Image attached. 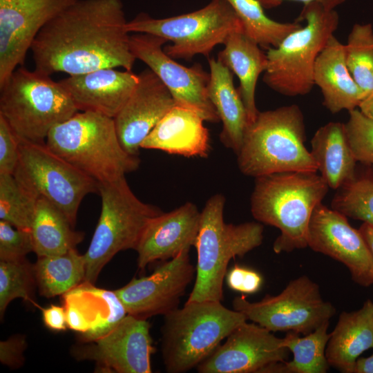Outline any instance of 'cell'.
Returning <instances> with one entry per match:
<instances>
[{
  "instance_id": "6da1fadb",
  "label": "cell",
  "mask_w": 373,
  "mask_h": 373,
  "mask_svg": "<svg viewBox=\"0 0 373 373\" xmlns=\"http://www.w3.org/2000/svg\"><path fill=\"white\" fill-rule=\"evenodd\" d=\"M122 0H77L47 23L30 50L35 69L69 75L105 68L132 70L135 57Z\"/></svg>"
},
{
  "instance_id": "7bdbcfd3",
  "label": "cell",
  "mask_w": 373,
  "mask_h": 373,
  "mask_svg": "<svg viewBox=\"0 0 373 373\" xmlns=\"http://www.w3.org/2000/svg\"><path fill=\"white\" fill-rule=\"evenodd\" d=\"M265 9H271L281 5L285 1H294L301 2L303 4L316 2L321 3L328 9H335L338 6L342 5L345 0H258Z\"/></svg>"
},
{
  "instance_id": "9a60e30c",
  "label": "cell",
  "mask_w": 373,
  "mask_h": 373,
  "mask_svg": "<svg viewBox=\"0 0 373 373\" xmlns=\"http://www.w3.org/2000/svg\"><path fill=\"white\" fill-rule=\"evenodd\" d=\"M307 243L313 251L343 263L354 283L373 285V256L360 231L345 215L318 204L309 223Z\"/></svg>"
},
{
  "instance_id": "8d00e7d4",
  "label": "cell",
  "mask_w": 373,
  "mask_h": 373,
  "mask_svg": "<svg viewBox=\"0 0 373 373\" xmlns=\"http://www.w3.org/2000/svg\"><path fill=\"white\" fill-rule=\"evenodd\" d=\"M345 128L356 160L373 166V119L355 108L349 111Z\"/></svg>"
},
{
  "instance_id": "7a4b0ae2",
  "label": "cell",
  "mask_w": 373,
  "mask_h": 373,
  "mask_svg": "<svg viewBox=\"0 0 373 373\" xmlns=\"http://www.w3.org/2000/svg\"><path fill=\"white\" fill-rule=\"evenodd\" d=\"M329 188L316 172L289 171L256 178L251 212L258 222L280 230L273 244L275 253L307 247L312 213Z\"/></svg>"
},
{
  "instance_id": "74e56055",
  "label": "cell",
  "mask_w": 373,
  "mask_h": 373,
  "mask_svg": "<svg viewBox=\"0 0 373 373\" xmlns=\"http://www.w3.org/2000/svg\"><path fill=\"white\" fill-rule=\"evenodd\" d=\"M30 252H34L30 231L0 220V260L22 259Z\"/></svg>"
},
{
  "instance_id": "ee69618b",
  "label": "cell",
  "mask_w": 373,
  "mask_h": 373,
  "mask_svg": "<svg viewBox=\"0 0 373 373\" xmlns=\"http://www.w3.org/2000/svg\"><path fill=\"white\" fill-rule=\"evenodd\" d=\"M246 267L235 265L226 274L228 287L236 291H241Z\"/></svg>"
},
{
  "instance_id": "8992f818",
  "label": "cell",
  "mask_w": 373,
  "mask_h": 373,
  "mask_svg": "<svg viewBox=\"0 0 373 373\" xmlns=\"http://www.w3.org/2000/svg\"><path fill=\"white\" fill-rule=\"evenodd\" d=\"M246 316L221 302H191L164 316L162 356L169 373L196 367Z\"/></svg>"
},
{
  "instance_id": "f1b7e54d",
  "label": "cell",
  "mask_w": 373,
  "mask_h": 373,
  "mask_svg": "<svg viewBox=\"0 0 373 373\" xmlns=\"http://www.w3.org/2000/svg\"><path fill=\"white\" fill-rule=\"evenodd\" d=\"M74 227L61 211L39 197L30 229L34 252L41 257L62 254L75 249L84 234Z\"/></svg>"
},
{
  "instance_id": "60d3db41",
  "label": "cell",
  "mask_w": 373,
  "mask_h": 373,
  "mask_svg": "<svg viewBox=\"0 0 373 373\" xmlns=\"http://www.w3.org/2000/svg\"><path fill=\"white\" fill-rule=\"evenodd\" d=\"M42 319L45 325L51 330L64 331L68 327L64 307L51 305L42 308Z\"/></svg>"
},
{
  "instance_id": "9c48e42d",
  "label": "cell",
  "mask_w": 373,
  "mask_h": 373,
  "mask_svg": "<svg viewBox=\"0 0 373 373\" xmlns=\"http://www.w3.org/2000/svg\"><path fill=\"white\" fill-rule=\"evenodd\" d=\"M101 213L84 254V281L95 284L104 267L119 251L135 249L148 222L162 211L141 201L125 176L99 184Z\"/></svg>"
},
{
  "instance_id": "8fae6325",
  "label": "cell",
  "mask_w": 373,
  "mask_h": 373,
  "mask_svg": "<svg viewBox=\"0 0 373 373\" xmlns=\"http://www.w3.org/2000/svg\"><path fill=\"white\" fill-rule=\"evenodd\" d=\"M13 175L37 197L57 207L74 227L82 200L98 191L99 184L93 178L54 153L46 142L20 140Z\"/></svg>"
},
{
  "instance_id": "4fadbf2b",
  "label": "cell",
  "mask_w": 373,
  "mask_h": 373,
  "mask_svg": "<svg viewBox=\"0 0 373 373\" xmlns=\"http://www.w3.org/2000/svg\"><path fill=\"white\" fill-rule=\"evenodd\" d=\"M164 39L146 33L130 35V48L137 59L147 65L170 91L175 105L191 109L205 122L220 119L208 92L210 74L199 64L186 67L164 50Z\"/></svg>"
},
{
  "instance_id": "2e32d148",
  "label": "cell",
  "mask_w": 373,
  "mask_h": 373,
  "mask_svg": "<svg viewBox=\"0 0 373 373\" xmlns=\"http://www.w3.org/2000/svg\"><path fill=\"white\" fill-rule=\"evenodd\" d=\"M189 250L164 261L147 276L134 278L114 290L127 313L147 319L166 315L178 308L182 296L191 283L195 268L191 263Z\"/></svg>"
},
{
  "instance_id": "f546056e",
  "label": "cell",
  "mask_w": 373,
  "mask_h": 373,
  "mask_svg": "<svg viewBox=\"0 0 373 373\" xmlns=\"http://www.w3.org/2000/svg\"><path fill=\"white\" fill-rule=\"evenodd\" d=\"M329 322L312 332L300 336L298 333L288 332L283 338V344L293 354L290 361L275 363L265 367L261 373H325L329 365L325 355L330 333Z\"/></svg>"
},
{
  "instance_id": "ba28073f",
  "label": "cell",
  "mask_w": 373,
  "mask_h": 373,
  "mask_svg": "<svg viewBox=\"0 0 373 373\" xmlns=\"http://www.w3.org/2000/svg\"><path fill=\"white\" fill-rule=\"evenodd\" d=\"M298 20L305 25L288 35L276 48L267 49L264 83L287 97L305 95L314 86L313 75L317 57L339 24L335 9L321 3L303 4Z\"/></svg>"
},
{
  "instance_id": "277c9868",
  "label": "cell",
  "mask_w": 373,
  "mask_h": 373,
  "mask_svg": "<svg viewBox=\"0 0 373 373\" xmlns=\"http://www.w3.org/2000/svg\"><path fill=\"white\" fill-rule=\"evenodd\" d=\"M46 144L98 184L136 171L140 163L122 146L114 119L97 112L78 111L53 127Z\"/></svg>"
},
{
  "instance_id": "1f68e13d",
  "label": "cell",
  "mask_w": 373,
  "mask_h": 373,
  "mask_svg": "<svg viewBox=\"0 0 373 373\" xmlns=\"http://www.w3.org/2000/svg\"><path fill=\"white\" fill-rule=\"evenodd\" d=\"M243 28V33L260 46L277 47L291 32L302 26L298 22L282 23L268 17L258 0H227Z\"/></svg>"
},
{
  "instance_id": "ffe728a7",
  "label": "cell",
  "mask_w": 373,
  "mask_h": 373,
  "mask_svg": "<svg viewBox=\"0 0 373 373\" xmlns=\"http://www.w3.org/2000/svg\"><path fill=\"white\" fill-rule=\"evenodd\" d=\"M201 212L192 202L153 217L135 249L138 267L144 269L150 263L166 261L184 250H190L196 242Z\"/></svg>"
},
{
  "instance_id": "d590c367",
  "label": "cell",
  "mask_w": 373,
  "mask_h": 373,
  "mask_svg": "<svg viewBox=\"0 0 373 373\" xmlns=\"http://www.w3.org/2000/svg\"><path fill=\"white\" fill-rule=\"evenodd\" d=\"M37 285L34 265L26 258L0 260V316L4 315L10 303L16 298L34 303V288Z\"/></svg>"
},
{
  "instance_id": "30bf717a",
  "label": "cell",
  "mask_w": 373,
  "mask_h": 373,
  "mask_svg": "<svg viewBox=\"0 0 373 373\" xmlns=\"http://www.w3.org/2000/svg\"><path fill=\"white\" fill-rule=\"evenodd\" d=\"M128 32L160 37L171 44L164 46L173 59L208 57L233 32H242V23L227 0H211L200 10L171 17L155 19L140 13L126 23Z\"/></svg>"
},
{
  "instance_id": "7402d4cb",
  "label": "cell",
  "mask_w": 373,
  "mask_h": 373,
  "mask_svg": "<svg viewBox=\"0 0 373 373\" xmlns=\"http://www.w3.org/2000/svg\"><path fill=\"white\" fill-rule=\"evenodd\" d=\"M204 122L195 111L175 105L144 139L141 148L184 157H207L210 141Z\"/></svg>"
},
{
  "instance_id": "ac0fdd59",
  "label": "cell",
  "mask_w": 373,
  "mask_h": 373,
  "mask_svg": "<svg viewBox=\"0 0 373 373\" xmlns=\"http://www.w3.org/2000/svg\"><path fill=\"white\" fill-rule=\"evenodd\" d=\"M196 369L200 373H261L269 365L285 361L289 350L283 338L255 323L236 327Z\"/></svg>"
},
{
  "instance_id": "3957f363",
  "label": "cell",
  "mask_w": 373,
  "mask_h": 373,
  "mask_svg": "<svg viewBox=\"0 0 373 373\" xmlns=\"http://www.w3.org/2000/svg\"><path fill=\"white\" fill-rule=\"evenodd\" d=\"M305 139L304 115L298 105L259 111L236 154L238 168L255 178L282 172H317Z\"/></svg>"
},
{
  "instance_id": "4dcf8cb0",
  "label": "cell",
  "mask_w": 373,
  "mask_h": 373,
  "mask_svg": "<svg viewBox=\"0 0 373 373\" xmlns=\"http://www.w3.org/2000/svg\"><path fill=\"white\" fill-rule=\"evenodd\" d=\"M36 284L41 295H64L85 280L86 260L76 249L58 255L38 257L34 265Z\"/></svg>"
},
{
  "instance_id": "ab89813d",
  "label": "cell",
  "mask_w": 373,
  "mask_h": 373,
  "mask_svg": "<svg viewBox=\"0 0 373 373\" xmlns=\"http://www.w3.org/2000/svg\"><path fill=\"white\" fill-rule=\"evenodd\" d=\"M26 347V337L21 334L12 336L0 342V361L10 367H19L23 361Z\"/></svg>"
},
{
  "instance_id": "f6af8a7d",
  "label": "cell",
  "mask_w": 373,
  "mask_h": 373,
  "mask_svg": "<svg viewBox=\"0 0 373 373\" xmlns=\"http://www.w3.org/2000/svg\"><path fill=\"white\" fill-rule=\"evenodd\" d=\"M354 373H373V354L365 358H358L355 363Z\"/></svg>"
},
{
  "instance_id": "bcb514c9",
  "label": "cell",
  "mask_w": 373,
  "mask_h": 373,
  "mask_svg": "<svg viewBox=\"0 0 373 373\" xmlns=\"http://www.w3.org/2000/svg\"><path fill=\"white\" fill-rule=\"evenodd\" d=\"M358 108L365 115L373 119V92L361 100Z\"/></svg>"
},
{
  "instance_id": "d6986e66",
  "label": "cell",
  "mask_w": 373,
  "mask_h": 373,
  "mask_svg": "<svg viewBox=\"0 0 373 373\" xmlns=\"http://www.w3.org/2000/svg\"><path fill=\"white\" fill-rule=\"evenodd\" d=\"M138 75L135 90L113 118L122 146L135 156L144 139L175 105L169 89L151 69Z\"/></svg>"
},
{
  "instance_id": "5bb4252c",
  "label": "cell",
  "mask_w": 373,
  "mask_h": 373,
  "mask_svg": "<svg viewBox=\"0 0 373 373\" xmlns=\"http://www.w3.org/2000/svg\"><path fill=\"white\" fill-rule=\"evenodd\" d=\"M154 352L146 319L127 314L112 330L73 348L77 360L93 361L98 370L117 373H150Z\"/></svg>"
},
{
  "instance_id": "b9f144b4",
  "label": "cell",
  "mask_w": 373,
  "mask_h": 373,
  "mask_svg": "<svg viewBox=\"0 0 373 373\" xmlns=\"http://www.w3.org/2000/svg\"><path fill=\"white\" fill-rule=\"evenodd\" d=\"M262 283V276L256 271L246 268L241 293L251 294L259 291Z\"/></svg>"
},
{
  "instance_id": "44dd1931",
  "label": "cell",
  "mask_w": 373,
  "mask_h": 373,
  "mask_svg": "<svg viewBox=\"0 0 373 373\" xmlns=\"http://www.w3.org/2000/svg\"><path fill=\"white\" fill-rule=\"evenodd\" d=\"M139 75L105 68L69 75L59 81L79 111H94L114 118L133 94Z\"/></svg>"
},
{
  "instance_id": "484cf974",
  "label": "cell",
  "mask_w": 373,
  "mask_h": 373,
  "mask_svg": "<svg viewBox=\"0 0 373 373\" xmlns=\"http://www.w3.org/2000/svg\"><path fill=\"white\" fill-rule=\"evenodd\" d=\"M224 45V49L218 55V59L239 79L238 90L249 124L259 113L256 106L255 93L259 76L267 68V53L242 32L231 33Z\"/></svg>"
},
{
  "instance_id": "cb8c5ba5",
  "label": "cell",
  "mask_w": 373,
  "mask_h": 373,
  "mask_svg": "<svg viewBox=\"0 0 373 373\" xmlns=\"http://www.w3.org/2000/svg\"><path fill=\"white\" fill-rule=\"evenodd\" d=\"M373 348V303L367 300L362 307L342 312L330 333L325 355L329 366L343 373H354L356 360Z\"/></svg>"
},
{
  "instance_id": "4316f807",
  "label": "cell",
  "mask_w": 373,
  "mask_h": 373,
  "mask_svg": "<svg viewBox=\"0 0 373 373\" xmlns=\"http://www.w3.org/2000/svg\"><path fill=\"white\" fill-rule=\"evenodd\" d=\"M311 146L318 171L329 188L337 189L354 178L357 161L350 146L345 124L330 122L322 126L314 135Z\"/></svg>"
},
{
  "instance_id": "f35d334b",
  "label": "cell",
  "mask_w": 373,
  "mask_h": 373,
  "mask_svg": "<svg viewBox=\"0 0 373 373\" xmlns=\"http://www.w3.org/2000/svg\"><path fill=\"white\" fill-rule=\"evenodd\" d=\"M19 137L0 115V173H14L19 157Z\"/></svg>"
},
{
  "instance_id": "d6a6232c",
  "label": "cell",
  "mask_w": 373,
  "mask_h": 373,
  "mask_svg": "<svg viewBox=\"0 0 373 373\" xmlns=\"http://www.w3.org/2000/svg\"><path fill=\"white\" fill-rule=\"evenodd\" d=\"M344 46L346 66L365 98L373 92L372 24L355 23L348 35L347 44Z\"/></svg>"
},
{
  "instance_id": "7c38bea8",
  "label": "cell",
  "mask_w": 373,
  "mask_h": 373,
  "mask_svg": "<svg viewBox=\"0 0 373 373\" xmlns=\"http://www.w3.org/2000/svg\"><path fill=\"white\" fill-rule=\"evenodd\" d=\"M232 305L247 321L272 332H294L303 335L329 322L336 313L334 305L323 300L318 284L305 275L291 280L276 296L267 294L258 302L236 296Z\"/></svg>"
},
{
  "instance_id": "e575fe53",
  "label": "cell",
  "mask_w": 373,
  "mask_h": 373,
  "mask_svg": "<svg viewBox=\"0 0 373 373\" xmlns=\"http://www.w3.org/2000/svg\"><path fill=\"white\" fill-rule=\"evenodd\" d=\"M332 208L373 227V173L358 175L356 172L352 179L337 189Z\"/></svg>"
},
{
  "instance_id": "83f0119b",
  "label": "cell",
  "mask_w": 373,
  "mask_h": 373,
  "mask_svg": "<svg viewBox=\"0 0 373 373\" xmlns=\"http://www.w3.org/2000/svg\"><path fill=\"white\" fill-rule=\"evenodd\" d=\"M79 308L90 324L82 342H90L112 330L128 314L115 291L97 288L86 281L64 294Z\"/></svg>"
},
{
  "instance_id": "836d02e7",
  "label": "cell",
  "mask_w": 373,
  "mask_h": 373,
  "mask_svg": "<svg viewBox=\"0 0 373 373\" xmlns=\"http://www.w3.org/2000/svg\"><path fill=\"white\" fill-rule=\"evenodd\" d=\"M38 198L13 174L0 173V220L30 231Z\"/></svg>"
},
{
  "instance_id": "52a82bcc",
  "label": "cell",
  "mask_w": 373,
  "mask_h": 373,
  "mask_svg": "<svg viewBox=\"0 0 373 373\" xmlns=\"http://www.w3.org/2000/svg\"><path fill=\"white\" fill-rule=\"evenodd\" d=\"M50 76L21 66L0 86V115L20 140L44 142L53 127L79 111Z\"/></svg>"
},
{
  "instance_id": "d4e9b609",
  "label": "cell",
  "mask_w": 373,
  "mask_h": 373,
  "mask_svg": "<svg viewBox=\"0 0 373 373\" xmlns=\"http://www.w3.org/2000/svg\"><path fill=\"white\" fill-rule=\"evenodd\" d=\"M209 96L222 122L220 139L237 154L249 124L247 112L238 90L234 86L233 73L218 59H209Z\"/></svg>"
},
{
  "instance_id": "5b68a950",
  "label": "cell",
  "mask_w": 373,
  "mask_h": 373,
  "mask_svg": "<svg viewBox=\"0 0 373 373\" xmlns=\"http://www.w3.org/2000/svg\"><path fill=\"white\" fill-rule=\"evenodd\" d=\"M224 204V196L217 193L209 198L201 212L194 246L198 256L195 279L186 303L221 302L230 260L244 256L262 242V224L256 222L226 223Z\"/></svg>"
},
{
  "instance_id": "7dc6e473",
  "label": "cell",
  "mask_w": 373,
  "mask_h": 373,
  "mask_svg": "<svg viewBox=\"0 0 373 373\" xmlns=\"http://www.w3.org/2000/svg\"><path fill=\"white\" fill-rule=\"evenodd\" d=\"M358 230L365 240L373 256V227L369 224L363 222Z\"/></svg>"
},
{
  "instance_id": "603a6c76",
  "label": "cell",
  "mask_w": 373,
  "mask_h": 373,
  "mask_svg": "<svg viewBox=\"0 0 373 373\" xmlns=\"http://www.w3.org/2000/svg\"><path fill=\"white\" fill-rule=\"evenodd\" d=\"M313 79L323 95V104L332 113L358 107L362 92L346 66L345 46L334 35L315 62Z\"/></svg>"
},
{
  "instance_id": "e0dca14e",
  "label": "cell",
  "mask_w": 373,
  "mask_h": 373,
  "mask_svg": "<svg viewBox=\"0 0 373 373\" xmlns=\"http://www.w3.org/2000/svg\"><path fill=\"white\" fill-rule=\"evenodd\" d=\"M77 0H0V86L23 66L41 28Z\"/></svg>"
}]
</instances>
